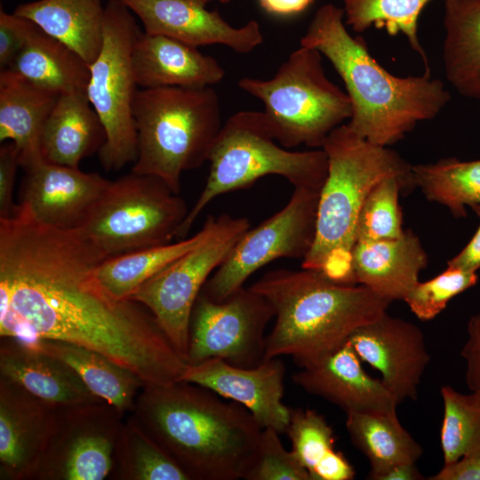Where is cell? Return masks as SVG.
I'll list each match as a JSON object with an SVG mask.
<instances>
[{
    "instance_id": "obj_31",
    "label": "cell",
    "mask_w": 480,
    "mask_h": 480,
    "mask_svg": "<svg viewBox=\"0 0 480 480\" xmlns=\"http://www.w3.org/2000/svg\"><path fill=\"white\" fill-rule=\"evenodd\" d=\"M215 216H208L202 228L188 238L108 257L97 268L101 285L113 297L127 300L145 282L203 242L212 230Z\"/></svg>"
},
{
    "instance_id": "obj_39",
    "label": "cell",
    "mask_w": 480,
    "mask_h": 480,
    "mask_svg": "<svg viewBox=\"0 0 480 480\" xmlns=\"http://www.w3.org/2000/svg\"><path fill=\"white\" fill-rule=\"evenodd\" d=\"M279 435L273 428L262 429L257 455L245 480H311L292 450L284 447Z\"/></svg>"
},
{
    "instance_id": "obj_2",
    "label": "cell",
    "mask_w": 480,
    "mask_h": 480,
    "mask_svg": "<svg viewBox=\"0 0 480 480\" xmlns=\"http://www.w3.org/2000/svg\"><path fill=\"white\" fill-rule=\"evenodd\" d=\"M129 414L189 480L245 479L263 429L243 405L186 380L145 385Z\"/></svg>"
},
{
    "instance_id": "obj_9",
    "label": "cell",
    "mask_w": 480,
    "mask_h": 480,
    "mask_svg": "<svg viewBox=\"0 0 480 480\" xmlns=\"http://www.w3.org/2000/svg\"><path fill=\"white\" fill-rule=\"evenodd\" d=\"M188 211L164 180L132 172L110 182L75 229L108 258L172 242Z\"/></svg>"
},
{
    "instance_id": "obj_19",
    "label": "cell",
    "mask_w": 480,
    "mask_h": 480,
    "mask_svg": "<svg viewBox=\"0 0 480 480\" xmlns=\"http://www.w3.org/2000/svg\"><path fill=\"white\" fill-rule=\"evenodd\" d=\"M20 204L39 222L76 228L110 184L98 172H84L44 161L25 171Z\"/></svg>"
},
{
    "instance_id": "obj_5",
    "label": "cell",
    "mask_w": 480,
    "mask_h": 480,
    "mask_svg": "<svg viewBox=\"0 0 480 480\" xmlns=\"http://www.w3.org/2000/svg\"><path fill=\"white\" fill-rule=\"evenodd\" d=\"M322 148L328 172L319 191L315 240L301 268L321 271L340 284H357L352 250L364 202L372 188L389 176L399 178L413 191L412 164L389 147L360 137L347 124L333 130Z\"/></svg>"
},
{
    "instance_id": "obj_33",
    "label": "cell",
    "mask_w": 480,
    "mask_h": 480,
    "mask_svg": "<svg viewBox=\"0 0 480 480\" xmlns=\"http://www.w3.org/2000/svg\"><path fill=\"white\" fill-rule=\"evenodd\" d=\"M109 476L118 480H189L131 414L124 419Z\"/></svg>"
},
{
    "instance_id": "obj_45",
    "label": "cell",
    "mask_w": 480,
    "mask_h": 480,
    "mask_svg": "<svg viewBox=\"0 0 480 480\" xmlns=\"http://www.w3.org/2000/svg\"><path fill=\"white\" fill-rule=\"evenodd\" d=\"M470 208L480 220V204ZM447 266L476 272L480 268V223L472 238L459 253L447 261Z\"/></svg>"
},
{
    "instance_id": "obj_38",
    "label": "cell",
    "mask_w": 480,
    "mask_h": 480,
    "mask_svg": "<svg viewBox=\"0 0 480 480\" xmlns=\"http://www.w3.org/2000/svg\"><path fill=\"white\" fill-rule=\"evenodd\" d=\"M292 443V452L309 475L318 461L335 449L334 431L324 416L309 409H292L285 431Z\"/></svg>"
},
{
    "instance_id": "obj_43",
    "label": "cell",
    "mask_w": 480,
    "mask_h": 480,
    "mask_svg": "<svg viewBox=\"0 0 480 480\" xmlns=\"http://www.w3.org/2000/svg\"><path fill=\"white\" fill-rule=\"evenodd\" d=\"M355 476L353 466L335 449L324 455L310 472L311 480H352Z\"/></svg>"
},
{
    "instance_id": "obj_8",
    "label": "cell",
    "mask_w": 480,
    "mask_h": 480,
    "mask_svg": "<svg viewBox=\"0 0 480 480\" xmlns=\"http://www.w3.org/2000/svg\"><path fill=\"white\" fill-rule=\"evenodd\" d=\"M239 88L260 100L274 139L286 148H322L351 117L348 95L325 75L322 54L300 45L269 79L243 77Z\"/></svg>"
},
{
    "instance_id": "obj_47",
    "label": "cell",
    "mask_w": 480,
    "mask_h": 480,
    "mask_svg": "<svg viewBox=\"0 0 480 480\" xmlns=\"http://www.w3.org/2000/svg\"><path fill=\"white\" fill-rule=\"evenodd\" d=\"M424 476L416 468L415 463L393 465L380 473L374 480H422Z\"/></svg>"
},
{
    "instance_id": "obj_4",
    "label": "cell",
    "mask_w": 480,
    "mask_h": 480,
    "mask_svg": "<svg viewBox=\"0 0 480 480\" xmlns=\"http://www.w3.org/2000/svg\"><path fill=\"white\" fill-rule=\"evenodd\" d=\"M250 287L275 312L264 361L290 356L300 367L341 345L391 304L362 284H340L321 271L303 268L268 271Z\"/></svg>"
},
{
    "instance_id": "obj_20",
    "label": "cell",
    "mask_w": 480,
    "mask_h": 480,
    "mask_svg": "<svg viewBox=\"0 0 480 480\" xmlns=\"http://www.w3.org/2000/svg\"><path fill=\"white\" fill-rule=\"evenodd\" d=\"M350 341L310 362L292 375L306 392L351 412H395L400 404L381 379L370 376Z\"/></svg>"
},
{
    "instance_id": "obj_36",
    "label": "cell",
    "mask_w": 480,
    "mask_h": 480,
    "mask_svg": "<svg viewBox=\"0 0 480 480\" xmlns=\"http://www.w3.org/2000/svg\"><path fill=\"white\" fill-rule=\"evenodd\" d=\"M412 192L399 178L389 176L380 180L366 196L360 211L356 242L380 241L402 236V211L399 196Z\"/></svg>"
},
{
    "instance_id": "obj_48",
    "label": "cell",
    "mask_w": 480,
    "mask_h": 480,
    "mask_svg": "<svg viewBox=\"0 0 480 480\" xmlns=\"http://www.w3.org/2000/svg\"><path fill=\"white\" fill-rule=\"evenodd\" d=\"M207 3L212 0H205ZM219 1L221 4H228L231 0H216Z\"/></svg>"
},
{
    "instance_id": "obj_1",
    "label": "cell",
    "mask_w": 480,
    "mask_h": 480,
    "mask_svg": "<svg viewBox=\"0 0 480 480\" xmlns=\"http://www.w3.org/2000/svg\"><path fill=\"white\" fill-rule=\"evenodd\" d=\"M106 258L76 229L43 224L16 204L0 219V337L84 347L145 385L181 380L188 364L152 313L100 283Z\"/></svg>"
},
{
    "instance_id": "obj_35",
    "label": "cell",
    "mask_w": 480,
    "mask_h": 480,
    "mask_svg": "<svg viewBox=\"0 0 480 480\" xmlns=\"http://www.w3.org/2000/svg\"><path fill=\"white\" fill-rule=\"evenodd\" d=\"M444 416L440 443L444 464L480 450V392L462 394L444 385L440 389Z\"/></svg>"
},
{
    "instance_id": "obj_40",
    "label": "cell",
    "mask_w": 480,
    "mask_h": 480,
    "mask_svg": "<svg viewBox=\"0 0 480 480\" xmlns=\"http://www.w3.org/2000/svg\"><path fill=\"white\" fill-rule=\"evenodd\" d=\"M32 21L0 11V67L1 70L8 68L24 45Z\"/></svg>"
},
{
    "instance_id": "obj_21",
    "label": "cell",
    "mask_w": 480,
    "mask_h": 480,
    "mask_svg": "<svg viewBox=\"0 0 480 480\" xmlns=\"http://www.w3.org/2000/svg\"><path fill=\"white\" fill-rule=\"evenodd\" d=\"M0 376L57 409L105 401L68 364L16 338H1Z\"/></svg>"
},
{
    "instance_id": "obj_13",
    "label": "cell",
    "mask_w": 480,
    "mask_h": 480,
    "mask_svg": "<svg viewBox=\"0 0 480 480\" xmlns=\"http://www.w3.org/2000/svg\"><path fill=\"white\" fill-rule=\"evenodd\" d=\"M274 316L271 304L250 286L221 301L200 292L190 316L188 364L219 358L240 367L257 366L264 361V332Z\"/></svg>"
},
{
    "instance_id": "obj_22",
    "label": "cell",
    "mask_w": 480,
    "mask_h": 480,
    "mask_svg": "<svg viewBox=\"0 0 480 480\" xmlns=\"http://www.w3.org/2000/svg\"><path fill=\"white\" fill-rule=\"evenodd\" d=\"M138 86L200 88L220 83L225 71L219 61L197 47L159 35L140 32L132 50Z\"/></svg>"
},
{
    "instance_id": "obj_27",
    "label": "cell",
    "mask_w": 480,
    "mask_h": 480,
    "mask_svg": "<svg viewBox=\"0 0 480 480\" xmlns=\"http://www.w3.org/2000/svg\"><path fill=\"white\" fill-rule=\"evenodd\" d=\"M6 68L60 94L86 92L90 78L89 64L34 22L24 45Z\"/></svg>"
},
{
    "instance_id": "obj_37",
    "label": "cell",
    "mask_w": 480,
    "mask_h": 480,
    "mask_svg": "<svg viewBox=\"0 0 480 480\" xmlns=\"http://www.w3.org/2000/svg\"><path fill=\"white\" fill-rule=\"evenodd\" d=\"M478 282L476 271L447 266L439 275L425 282H418L404 301L421 321L436 317L449 301L475 286Z\"/></svg>"
},
{
    "instance_id": "obj_10",
    "label": "cell",
    "mask_w": 480,
    "mask_h": 480,
    "mask_svg": "<svg viewBox=\"0 0 480 480\" xmlns=\"http://www.w3.org/2000/svg\"><path fill=\"white\" fill-rule=\"evenodd\" d=\"M140 30L132 12L119 0L105 5L103 42L89 65L87 97L104 127L106 140L99 151L106 171H118L137 158L133 103L138 84L132 50Z\"/></svg>"
},
{
    "instance_id": "obj_30",
    "label": "cell",
    "mask_w": 480,
    "mask_h": 480,
    "mask_svg": "<svg viewBox=\"0 0 480 480\" xmlns=\"http://www.w3.org/2000/svg\"><path fill=\"white\" fill-rule=\"evenodd\" d=\"M346 428L354 446L370 463L368 479L400 463H416L422 447L401 425L396 412H351Z\"/></svg>"
},
{
    "instance_id": "obj_14",
    "label": "cell",
    "mask_w": 480,
    "mask_h": 480,
    "mask_svg": "<svg viewBox=\"0 0 480 480\" xmlns=\"http://www.w3.org/2000/svg\"><path fill=\"white\" fill-rule=\"evenodd\" d=\"M125 417L106 401L58 409L56 429L33 480H103Z\"/></svg>"
},
{
    "instance_id": "obj_12",
    "label": "cell",
    "mask_w": 480,
    "mask_h": 480,
    "mask_svg": "<svg viewBox=\"0 0 480 480\" xmlns=\"http://www.w3.org/2000/svg\"><path fill=\"white\" fill-rule=\"evenodd\" d=\"M318 197V190L294 188L280 211L241 236L201 292L221 301L271 261L281 258L302 260L315 240Z\"/></svg>"
},
{
    "instance_id": "obj_23",
    "label": "cell",
    "mask_w": 480,
    "mask_h": 480,
    "mask_svg": "<svg viewBox=\"0 0 480 480\" xmlns=\"http://www.w3.org/2000/svg\"><path fill=\"white\" fill-rule=\"evenodd\" d=\"M428 261L419 237L405 229L398 238L356 242L351 264L357 284L392 302L404 300Z\"/></svg>"
},
{
    "instance_id": "obj_6",
    "label": "cell",
    "mask_w": 480,
    "mask_h": 480,
    "mask_svg": "<svg viewBox=\"0 0 480 480\" xmlns=\"http://www.w3.org/2000/svg\"><path fill=\"white\" fill-rule=\"evenodd\" d=\"M137 158L132 172L156 176L179 194L183 172L207 162L222 126L212 86L139 89L133 103Z\"/></svg>"
},
{
    "instance_id": "obj_16",
    "label": "cell",
    "mask_w": 480,
    "mask_h": 480,
    "mask_svg": "<svg viewBox=\"0 0 480 480\" xmlns=\"http://www.w3.org/2000/svg\"><path fill=\"white\" fill-rule=\"evenodd\" d=\"M348 340L359 358L380 372L399 403L417 398L430 355L416 324L386 312L356 328Z\"/></svg>"
},
{
    "instance_id": "obj_18",
    "label": "cell",
    "mask_w": 480,
    "mask_h": 480,
    "mask_svg": "<svg viewBox=\"0 0 480 480\" xmlns=\"http://www.w3.org/2000/svg\"><path fill=\"white\" fill-rule=\"evenodd\" d=\"M140 20L144 32L168 36L198 47L221 44L240 54L263 42L259 22L233 27L205 0H119Z\"/></svg>"
},
{
    "instance_id": "obj_28",
    "label": "cell",
    "mask_w": 480,
    "mask_h": 480,
    "mask_svg": "<svg viewBox=\"0 0 480 480\" xmlns=\"http://www.w3.org/2000/svg\"><path fill=\"white\" fill-rule=\"evenodd\" d=\"M36 349L68 364L96 396L126 416L132 411L144 382L132 372L106 356L69 342L26 340Z\"/></svg>"
},
{
    "instance_id": "obj_41",
    "label": "cell",
    "mask_w": 480,
    "mask_h": 480,
    "mask_svg": "<svg viewBox=\"0 0 480 480\" xmlns=\"http://www.w3.org/2000/svg\"><path fill=\"white\" fill-rule=\"evenodd\" d=\"M20 166L18 150L12 142L0 148V219L12 213L16 204L13 191L18 167Z\"/></svg>"
},
{
    "instance_id": "obj_25",
    "label": "cell",
    "mask_w": 480,
    "mask_h": 480,
    "mask_svg": "<svg viewBox=\"0 0 480 480\" xmlns=\"http://www.w3.org/2000/svg\"><path fill=\"white\" fill-rule=\"evenodd\" d=\"M105 140L87 93H60L43 128L42 156L48 163L77 168L83 159L100 151Z\"/></svg>"
},
{
    "instance_id": "obj_3",
    "label": "cell",
    "mask_w": 480,
    "mask_h": 480,
    "mask_svg": "<svg viewBox=\"0 0 480 480\" xmlns=\"http://www.w3.org/2000/svg\"><path fill=\"white\" fill-rule=\"evenodd\" d=\"M324 55L343 81L351 102L347 125L371 143L389 147L447 105L444 83L424 72L397 76L370 53L364 38L346 28L343 8L322 5L300 40Z\"/></svg>"
},
{
    "instance_id": "obj_15",
    "label": "cell",
    "mask_w": 480,
    "mask_h": 480,
    "mask_svg": "<svg viewBox=\"0 0 480 480\" xmlns=\"http://www.w3.org/2000/svg\"><path fill=\"white\" fill-rule=\"evenodd\" d=\"M285 367L279 357L254 367H240L219 358L188 364L181 380L206 388L245 407L262 428L285 433L292 408L283 403Z\"/></svg>"
},
{
    "instance_id": "obj_32",
    "label": "cell",
    "mask_w": 480,
    "mask_h": 480,
    "mask_svg": "<svg viewBox=\"0 0 480 480\" xmlns=\"http://www.w3.org/2000/svg\"><path fill=\"white\" fill-rule=\"evenodd\" d=\"M412 173L426 199L445 206L457 219L466 217V206L480 204V159L442 158L412 165Z\"/></svg>"
},
{
    "instance_id": "obj_7",
    "label": "cell",
    "mask_w": 480,
    "mask_h": 480,
    "mask_svg": "<svg viewBox=\"0 0 480 480\" xmlns=\"http://www.w3.org/2000/svg\"><path fill=\"white\" fill-rule=\"evenodd\" d=\"M275 141L262 111L241 110L230 116L213 142L205 185L189 209L177 239L186 238L213 199L249 188L265 176H281L293 188L320 191L328 172L325 151H292Z\"/></svg>"
},
{
    "instance_id": "obj_34",
    "label": "cell",
    "mask_w": 480,
    "mask_h": 480,
    "mask_svg": "<svg viewBox=\"0 0 480 480\" xmlns=\"http://www.w3.org/2000/svg\"><path fill=\"white\" fill-rule=\"evenodd\" d=\"M345 22L356 33L374 27L390 36L402 34L430 74L427 53L418 35L419 18L432 0H342Z\"/></svg>"
},
{
    "instance_id": "obj_17",
    "label": "cell",
    "mask_w": 480,
    "mask_h": 480,
    "mask_svg": "<svg viewBox=\"0 0 480 480\" xmlns=\"http://www.w3.org/2000/svg\"><path fill=\"white\" fill-rule=\"evenodd\" d=\"M57 420V408L0 376L1 480H33Z\"/></svg>"
},
{
    "instance_id": "obj_26",
    "label": "cell",
    "mask_w": 480,
    "mask_h": 480,
    "mask_svg": "<svg viewBox=\"0 0 480 480\" xmlns=\"http://www.w3.org/2000/svg\"><path fill=\"white\" fill-rule=\"evenodd\" d=\"M104 12L100 0H37L21 4L14 11L71 48L89 65L101 49Z\"/></svg>"
},
{
    "instance_id": "obj_29",
    "label": "cell",
    "mask_w": 480,
    "mask_h": 480,
    "mask_svg": "<svg viewBox=\"0 0 480 480\" xmlns=\"http://www.w3.org/2000/svg\"><path fill=\"white\" fill-rule=\"evenodd\" d=\"M443 62L452 86L480 99V0H445Z\"/></svg>"
},
{
    "instance_id": "obj_42",
    "label": "cell",
    "mask_w": 480,
    "mask_h": 480,
    "mask_svg": "<svg viewBox=\"0 0 480 480\" xmlns=\"http://www.w3.org/2000/svg\"><path fill=\"white\" fill-rule=\"evenodd\" d=\"M465 361V380L470 391L480 392V312L473 315L467 324V340L461 348Z\"/></svg>"
},
{
    "instance_id": "obj_11",
    "label": "cell",
    "mask_w": 480,
    "mask_h": 480,
    "mask_svg": "<svg viewBox=\"0 0 480 480\" xmlns=\"http://www.w3.org/2000/svg\"><path fill=\"white\" fill-rule=\"evenodd\" d=\"M249 228L246 218L215 216L212 230L203 242L145 282L130 298L152 313L186 361L194 304L209 277Z\"/></svg>"
},
{
    "instance_id": "obj_46",
    "label": "cell",
    "mask_w": 480,
    "mask_h": 480,
    "mask_svg": "<svg viewBox=\"0 0 480 480\" xmlns=\"http://www.w3.org/2000/svg\"><path fill=\"white\" fill-rule=\"evenodd\" d=\"M267 12L279 16L295 15L304 12L315 0H257Z\"/></svg>"
},
{
    "instance_id": "obj_24",
    "label": "cell",
    "mask_w": 480,
    "mask_h": 480,
    "mask_svg": "<svg viewBox=\"0 0 480 480\" xmlns=\"http://www.w3.org/2000/svg\"><path fill=\"white\" fill-rule=\"evenodd\" d=\"M60 93L4 68L0 73V141L12 142L25 171L44 162L41 135Z\"/></svg>"
},
{
    "instance_id": "obj_44",
    "label": "cell",
    "mask_w": 480,
    "mask_h": 480,
    "mask_svg": "<svg viewBox=\"0 0 480 480\" xmlns=\"http://www.w3.org/2000/svg\"><path fill=\"white\" fill-rule=\"evenodd\" d=\"M428 480H480V450L471 452L444 467Z\"/></svg>"
}]
</instances>
